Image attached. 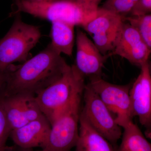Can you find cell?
<instances>
[{
  "instance_id": "1",
  "label": "cell",
  "mask_w": 151,
  "mask_h": 151,
  "mask_svg": "<svg viewBox=\"0 0 151 151\" xmlns=\"http://www.w3.org/2000/svg\"><path fill=\"white\" fill-rule=\"evenodd\" d=\"M69 65L50 44L42 51L13 69L6 71V78L1 91L4 96L19 93L36 95L60 78Z\"/></svg>"
},
{
  "instance_id": "2",
  "label": "cell",
  "mask_w": 151,
  "mask_h": 151,
  "mask_svg": "<svg viewBox=\"0 0 151 151\" xmlns=\"http://www.w3.org/2000/svg\"><path fill=\"white\" fill-rule=\"evenodd\" d=\"M84 78L75 65H69L60 78L36 95L42 113L50 124L77 96L83 94L86 85Z\"/></svg>"
},
{
  "instance_id": "3",
  "label": "cell",
  "mask_w": 151,
  "mask_h": 151,
  "mask_svg": "<svg viewBox=\"0 0 151 151\" xmlns=\"http://www.w3.org/2000/svg\"><path fill=\"white\" fill-rule=\"evenodd\" d=\"M97 9L69 0L45 3L19 0L16 1V9L12 14L24 12L51 22L60 21L82 27L95 16Z\"/></svg>"
},
{
  "instance_id": "4",
  "label": "cell",
  "mask_w": 151,
  "mask_h": 151,
  "mask_svg": "<svg viewBox=\"0 0 151 151\" xmlns=\"http://www.w3.org/2000/svg\"><path fill=\"white\" fill-rule=\"evenodd\" d=\"M40 37L39 28L24 22L19 15L17 17L0 40V71L6 72L14 63L26 61Z\"/></svg>"
},
{
  "instance_id": "5",
  "label": "cell",
  "mask_w": 151,
  "mask_h": 151,
  "mask_svg": "<svg viewBox=\"0 0 151 151\" xmlns=\"http://www.w3.org/2000/svg\"><path fill=\"white\" fill-rule=\"evenodd\" d=\"M82 94L78 95L51 123L45 145L40 151H70L78 137Z\"/></svg>"
},
{
  "instance_id": "6",
  "label": "cell",
  "mask_w": 151,
  "mask_h": 151,
  "mask_svg": "<svg viewBox=\"0 0 151 151\" xmlns=\"http://www.w3.org/2000/svg\"><path fill=\"white\" fill-rule=\"evenodd\" d=\"M84 105L81 114L93 129L116 148L122 132L115 117L88 84L83 92Z\"/></svg>"
},
{
  "instance_id": "7",
  "label": "cell",
  "mask_w": 151,
  "mask_h": 151,
  "mask_svg": "<svg viewBox=\"0 0 151 151\" xmlns=\"http://www.w3.org/2000/svg\"><path fill=\"white\" fill-rule=\"evenodd\" d=\"M123 22L121 16L99 7L95 16L82 27L91 36L100 52L108 58V55L114 48Z\"/></svg>"
},
{
  "instance_id": "8",
  "label": "cell",
  "mask_w": 151,
  "mask_h": 151,
  "mask_svg": "<svg viewBox=\"0 0 151 151\" xmlns=\"http://www.w3.org/2000/svg\"><path fill=\"white\" fill-rule=\"evenodd\" d=\"M140 67V73L130 89L131 111L132 117H137L146 129V136L151 138V76L148 61Z\"/></svg>"
},
{
  "instance_id": "9",
  "label": "cell",
  "mask_w": 151,
  "mask_h": 151,
  "mask_svg": "<svg viewBox=\"0 0 151 151\" xmlns=\"http://www.w3.org/2000/svg\"><path fill=\"white\" fill-rule=\"evenodd\" d=\"M115 117L116 122L132 119L129 96L132 85H118L103 78L93 79L88 84Z\"/></svg>"
},
{
  "instance_id": "10",
  "label": "cell",
  "mask_w": 151,
  "mask_h": 151,
  "mask_svg": "<svg viewBox=\"0 0 151 151\" xmlns=\"http://www.w3.org/2000/svg\"><path fill=\"white\" fill-rule=\"evenodd\" d=\"M0 95L12 130L19 128L43 115L34 94L19 93L4 96L0 92Z\"/></svg>"
},
{
  "instance_id": "11",
  "label": "cell",
  "mask_w": 151,
  "mask_h": 151,
  "mask_svg": "<svg viewBox=\"0 0 151 151\" xmlns=\"http://www.w3.org/2000/svg\"><path fill=\"white\" fill-rule=\"evenodd\" d=\"M151 51L138 32L129 23L124 21L114 48L108 56L119 55L140 67L144 63L148 61Z\"/></svg>"
},
{
  "instance_id": "12",
  "label": "cell",
  "mask_w": 151,
  "mask_h": 151,
  "mask_svg": "<svg viewBox=\"0 0 151 151\" xmlns=\"http://www.w3.org/2000/svg\"><path fill=\"white\" fill-rule=\"evenodd\" d=\"M76 54L75 65L78 71L89 81L102 78L104 63L108 58L100 52L85 33L76 31Z\"/></svg>"
},
{
  "instance_id": "13",
  "label": "cell",
  "mask_w": 151,
  "mask_h": 151,
  "mask_svg": "<svg viewBox=\"0 0 151 151\" xmlns=\"http://www.w3.org/2000/svg\"><path fill=\"white\" fill-rule=\"evenodd\" d=\"M51 125L43 115L22 127L12 130L10 136L14 143L22 149L42 148L46 143Z\"/></svg>"
},
{
  "instance_id": "14",
  "label": "cell",
  "mask_w": 151,
  "mask_h": 151,
  "mask_svg": "<svg viewBox=\"0 0 151 151\" xmlns=\"http://www.w3.org/2000/svg\"><path fill=\"white\" fill-rule=\"evenodd\" d=\"M76 151H116V148L98 133L80 113Z\"/></svg>"
},
{
  "instance_id": "15",
  "label": "cell",
  "mask_w": 151,
  "mask_h": 151,
  "mask_svg": "<svg viewBox=\"0 0 151 151\" xmlns=\"http://www.w3.org/2000/svg\"><path fill=\"white\" fill-rule=\"evenodd\" d=\"M117 124L124 131L122 143L116 151H151L150 143L132 119H124Z\"/></svg>"
},
{
  "instance_id": "16",
  "label": "cell",
  "mask_w": 151,
  "mask_h": 151,
  "mask_svg": "<svg viewBox=\"0 0 151 151\" xmlns=\"http://www.w3.org/2000/svg\"><path fill=\"white\" fill-rule=\"evenodd\" d=\"M50 45L58 53L70 56L73 52L75 26L65 22H51Z\"/></svg>"
},
{
  "instance_id": "17",
  "label": "cell",
  "mask_w": 151,
  "mask_h": 151,
  "mask_svg": "<svg viewBox=\"0 0 151 151\" xmlns=\"http://www.w3.org/2000/svg\"><path fill=\"white\" fill-rule=\"evenodd\" d=\"M127 21L139 33L143 41L151 50V14L139 16H130L123 19Z\"/></svg>"
},
{
  "instance_id": "18",
  "label": "cell",
  "mask_w": 151,
  "mask_h": 151,
  "mask_svg": "<svg viewBox=\"0 0 151 151\" xmlns=\"http://www.w3.org/2000/svg\"><path fill=\"white\" fill-rule=\"evenodd\" d=\"M138 0H106L102 8L121 16L123 19L130 12Z\"/></svg>"
},
{
  "instance_id": "19",
  "label": "cell",
  "mask_w": 151,
  "mask_h": 151,
  "mask_svg": "<svg viewBox=\"0 0 151 151\" xmlns=\"http://www.w3.org/2000/svg\"><path fill=\"white\" fill-rule=\"evenodd\" d=\"M12 131L3 107L2 99L0 95V151L7 150L6 143Z\"/></svg>"
},
{
  "instance_id": "20",
  "label": "cell",
  "mask_w": 151,
  "mask_h": 151,
  "mask_svg": "<svg viewBox=\"0 0 151 151\" xmlns=\"http://www.w3.org/2000/svg\"><path fill=\"white\" fill-rule=\"evenodd\" d=\"M151 0H138L130 13V16H139L151 14Z\"/></svg>"
},
{
  "instance_id": "21",
  "label": "cell",
  "mask_w": 151,
  "mask_h": 151,
  "mask_svg": "<svg viewBox=\"0 0 151 151\" xmlns=\"http://www.w3.org/2000/svg\"><path fill=\"white\" fill-rule=\"evenodd\" d=\"M81 4L86 6L97 9L99 8L98 5L103 0H69Z\"/></svg>"
},
{
  "instance_id": "22",
  "label": "cell",
  "mask_w": 151,
  "mask_h": 151,
  "mask_svg": "<svg viewBox=\"0 0 151 151\" xmlns=\"http://www.w3.org/2000/svg\"><path fill=\"white\" fill-rule=\"evenodd\" d=\"M6 78V71L4 72L0 71V92L4 85Z\"/></svg>"
},
{
  "instance_id": "23",
  "label": "cell",
  "mask_w": 151,
  "mask_h": 151,
  "mask_svg": "<svg viewBox=\"0 0 151 151\" xmlns=\"http://www.w3.org/2000/svg\"><path fill=\"white\" fill-rule=\"evenodd\" d=\"M26 1L33 3H45L52 2L58 0H26Z\"/></svg>"
},
{
  "instance_id": "24",
  "label": "cell",
  "mask_w": 151,
  "mask_h": 151,
  "mask_svg": "<svg viewBox=\"0 0 151 151\" xmlns=\"http://www.w3.org/2000/svg\"><path fill=\"white\" fill-rule=\"evenodd\" d=\"M20 149V151H32V149Z\"/></svg>"
},
{
  "instance_id": "25",
  "label": "cell",
  "mask_w": 151,
  "mask_h": 151,
  "mask_svg": "<svg viewBox=\"0 0 151 151\" xmlns=\"http://www.w3.org/2000/svg\"><path fill=\"white\" fill-rule=\"evenodd\" d=\"M16 1H19V0H16Z\"/></svg>"
}]
</instances>
